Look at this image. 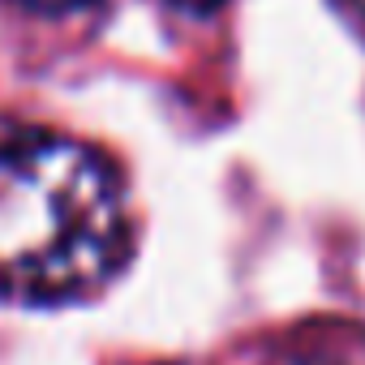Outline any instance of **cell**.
Listing matches in <instances>:
<instances>
[{"mask_svg":"<svg viewBox=\"0 0 365 365\" xmlns=\"http://www.w3.org/2000/svg\"><path fill=\"white\" fill-rule=\"evenodd\" d=\"M129 254L120 180L61 133L0 138V297L61 305L108 284Z\"/></svg>","mask_w":365,"mask_h":365,"instance_id":"1","label":"cell"},{"mask_svg":"<svg viewBox=\"0 0 365 365\" xmlns=\"http://www.w3.org/2000/svg\"><path fill=\"white\" fill-rule=\"evenodd\" d=\"M18 5L35 14H73V9H86L91 0H18Z\"/></svg>","mask_w":365,"mask_h":365,"instance_id":"2","label":"cell"},{"mask_svg":"<svg viewBox=\"0 0 365 365\" xmlns=\"http://www.w3.org/2000/svg\"><path fill=\"white\" fill-rule=\"evenodd\" d=\"M168 5H172V9H185V14H198V18H202V14H215V9L224 5V0H168Z\"/></svg>","mask_w":365,"mask_h":365,"instance_id":"3","label":"cell"},{"mask_svg":"<svg viewBox=\"0 0 365 365\" xmlns=\"http://www.w3.org/2000/svg\"><path fill=\"white\" fill-rule=\"evenodd\" d=\"M361 5H365V0H361Z\"/></svg>","mask_w":365,"mask_h":365,"instance_id":"4","label":"cell"}]
</instances>
